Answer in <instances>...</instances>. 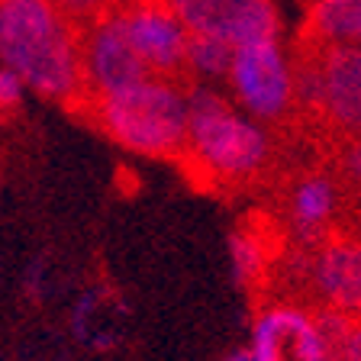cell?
<instances>
[{
	"mask_svg": "<svg viewBox=\"0 0 361 361\" xmlns=\"http://www.w3.org/2000/svg\"><path fill=\"white\" fill-rule=\"evenodd\" d=\"M0 65L45 100L87 104L81 32L55 0H0Z\"/></svg>",
	"mask_w": 361,
	"mask_h": 361,
	"instance_id": "cell-1",
	"label": "cell"
},
{
	"mask_svg": "<svg viewBox=\"0 0 361 361\" xmlns=\"http://www.w3.org/2000/svg\"><path fill=\"white\" fill-rule=\"evenodd\" d=\"M188 165L200 180L239 188L268 168L274 142L264 123L235 106L233 97L213 84L188 87Z\"/></svg>",
	"mask_w": 361,
	"mask_h": 361,
	"instance_id": "cell-2",
	"label": "cell"
},
{
	"mask_svg": "<svg viewBox=\"0 0 361 361\" xmlns=\"http://www.w3.org/2000/svg\"><path fill=\"white\" fill-rule=\"evenodd\" d=\"M94 123L120 149L142 158H178L188 145V87L178 78L145 75L142 81L113 90L87 104Z\"/></svg>",
	"mask_w": 361,
	"mask_h": 361,
	"instance_id": "cell-3",
	"label": "cell"
},
{
	"mask_svg": "<svg viewBox=\"0 0 361 361\" xmlns=\"http://www.w3.org/2000/svg\"><path fill=\"white\" fill-rule=\"evenodd\" d=\"M297 106L313 110L329 129L361 139V45L303 42L293 59Z\"/></svg>",
	"mask_w": 361,
	"mask_h": 361,
	"instance_id": "cell-4",
	"label": "cell"
},
{
	"mask_svg": "<svg viewBox=\"0 0 361 361\" xmlns=\"http://www.w3.org/2000/svg\"><path fill=\"white\" fill-rule=\"evenodd\" d=\"M226 84L235 106L264 126L284 123L297 106V68L281 36L239 45Z\"/></svg>",
	"mask_w": 361,
	"mask_h": 361,
	"instance_id": "cell-5",
	"label": "cell"
},
{
	"mask_svg": "<svg viewBox=\"0 0 361 361\" xmlns=\"http://www.w3.org/2000/svg\"><path fill=\"white\" fill-rule=\"evenodd\" d=\"M336 319L303 300H268L252 319L248 352L255 361H332Z\"/></svg>",
	"mask_w": 361,
	"mask_h": 361,
	"instance_id": "cell-6",
	"label": "cell"
},
{
	"mask_svg": "<svg viewBox=\"0 0 361 361\" xmlns=\"http://www.w3.org/2000/svg\"><path fill=\"white\" fill-rule=\"evenodd\" d=\"M303 287L316 310L358 319L361 316V229L329 233L310 242L303 258Z\"/></svg>",
	"mask_w": 361,
	"mask_h": 361,
	"instance_id": "cell-7",
	"label": "cell"
},
{
	"mask_svg": "<svg viewBox=\"0 0 361 361\" xmlns=\"http://www.w3.org/2000/svg\"><path fill=\"white\" fill-rule=\"evenodd\" d=\"M129 45L149 75L180 78L188 61L190 32L165 0H116Z\"/></svg>",
	"mask_w": 361,
	"mask_h": 361,
	"instance_id": "cell-8",
	"label": "cell"
},
{
	"mask_svg": "<svg viewBox=\"0 0 361 361\" xmlns=\"http://www.w3.org/2000/svg\"><path fill=\"white\" fill-rule=\"evenodd\" d=\"M190 36H213L233 49L281 36V10L274 0H165Z\"/></svg>",
	"mask_w": 361,
	"mask_h": 361,
	"instance_id": "cell-9",
	"label": "cell"
},
{
	"mask_svg": "<svg viewBox=\"0 0 361 361\" xmlns=\"http://www.w3.org/2000/svg\"><path fill=\"white\" fill-rule=\"evenodd\" d=\"M78 32H81V71L87 100L123 90L149 75L135 49L129 45L116 4L106 13H100L97 20H90L87 26H81Z\"/></svg>",
	"mask_w": 361,
	"mask_h": 361,
	"instance_id": "cell-10",
	"label": "cell"
},
{
	"mask_svg": "<svg viewBox=\"0 0 361 361\" xmlns=\"http://www.w3.org/2000/svg\"><path fill=\"white\" fill-rule=\"evenodd\" d=\"M287 223L293 235L303 242H316L329 235L332 223L342 213V184L326 171H307L290 184L287 190Z\"/></svg>",
	"mask_w": 361,
	"mask_h": 361,
	"instance_id": "cell-11",
	"label": "cell"
},
{
	"mask_svg": "<svg viewBox=\"0 0 361 361\" xmlns=\"http://www.w3.org/2000/svg\"><path fill=\"white\" fill-rule=\"evenodd\" d=\"M303 42L361 45V0H310Z\"/></svg>",
	"mask_w": 361,
	"mask_h": 361,
	"instance_id": "cell-12",
	"label": "cell"
},
{
	"mask_svg": "<svg viewBox=\"0 0 361 361\" xmlns=\"http://www.w3.org/2000/svg\"><path fill=\"white\" fill-rule=\"evenodd\" d=\"M229 262H233V278L239 287L255 290L268 274L271 252L264 245V235L258 229H235L229 235Z\"/></svg>",
	"mask_w": 361,
	"mask_h": 361,
	"instance_id": "cell-13",
	"label": "cell"
},
{
	"mask_svg": "<svg viewBox=\"0 0 361 361\" xmlns=\"http://www.w3.org/2000/svg\"><path fill=\"white\" fill-rule=\"evenodd\" d=\"M233 45L213 36H190L188 42V61H184V75L197 78L200 84L226 81L229 65H233Z\"/></svg>",
	"mask_w": 361,
	"mask_h": 361,
	"instance_id": "cell-14",
	"label": "cell"
},
{
	"mask_svg": "<svg viewBox=\"0 0 361 361\" xmlns=\"http://www.w3.org/2000/svg\"><path fill=\"white\" fill-rule=\"evenodd\" d=\"M332 361H361V316L358 319H336L332 336Z\"/></svg>",
	"mask_w": 361,
	"mask_h": 361,
	"instance_id": "cell-15",
	"label": "cell"
},
{
	"mask_svg": "<svg viewBox=\"0 0 361 361\" xmlns=\"http://www.w3.org/2000/svg\"><path fill=\"white\" fill-rule=\"evenodd\" d=\"M55 4H59L61 13L81 30V26H87L90 20H97L100 13H106L116 0H55Z\"/></svg>",
	"mask_w": 361,
	"mask_h": 361,
	"instance_id": "cell-16",
	"label": "cell"
},
{
	"mask_svg": "<svg viewBox=\"0 0 361 361\" xmlns=\"http://www.w3.org/2000/svg\"><path fill=\"white\" fill-rule=\"evenodd\" d=\"M23 97H26V84L20 81V75L0 65V113H13L23 104Z\"/></svg>",
	"mask_w": 361,
	"mask_h": 361,
	"instance_id": "cell-17",
	"label": "cell"
},
{
	"mask_svg": "<svg viewBox=\"0 0 361 361\" xmlns=\"http://www.w3.org/2000/svg\"><path fill=\"white\" fill-rule=\"evenodd\" d=\"M345 178H348V184L355 188V194L361 197V139H348V145H345Z\"/></svg>",
	"mask_w": 361,
	"mask_h": 361,
	"instance_id": "cell-18",
	"label": "cell"
},
{
	"mask_svg": "<svg viewBox=\"0 0 361 361\" xmlns=\"http://www.w3.org/2000/svg\"><path fill=\"white\" fill-rule=\"evenodd\" d=\"M223 361H255V358H252V352H248V345H245V348H235V352H229Z\"/></svg>",
	"mask_w": 361,
	"mask_h": 361,
	"instance_id": "cell-19",
	"label": "cell"
}]
</instances>
